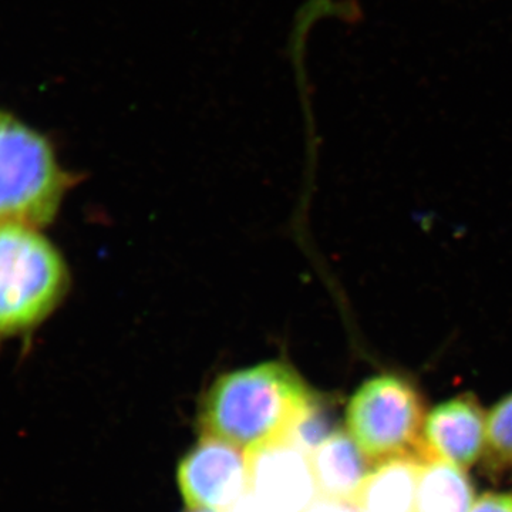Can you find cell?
<instances>
[{
  "instance_id": "cell-1",
  "label": "cell",
  "mask_w": 512,
  "mask_h": 512,
  "mask_svg": "<svg viewBox=\"0 0 512 512\" xmlns=\"http://www.w3.org/2000/svg\"><path fill=\"white\" fill-rule=\"evenodd\" d=\"M316 396L292 366L272 360L218 377L198 421L204 436L248 451L288 439Z\"/></svg>"
},
{
  "instance_id": "cell-2",
  "label": "cell",
  "mask_w": 512,
  "mask_h": 512,
  "mask_svg": "<svg viewBox=\"0 0 512 512\" xmlns=\"http://www.w3.org/2000/svg\"><path fill=\"white\" fill-rule=\"evenodd\" d=\"M69 288L60 252L35 227L0 224V342L36 328Z\"/></svg>"
},
{
  "instance_id": "cell-3",
  "label": "cell",
  "mask_w": 512,
  "mask_h": 512,
  "mask_svg": "<svg viewBox=\"0 0 512 512\" xmlns=\"http://www.w3.org/2000/svg\"><path fill=\"white\" fill-rule=\"evenodd\" d=\"M66 190L67 175L49 141L0 110V224H47Z\"/></svg>"
},
{
  "instance_id": "cell-4",
  "label": "cell",
  "mask_w": 512,
  "mask_h": 512,
  "mask_svg": "<svg viewBox=\"0 0 512 512\" xmlns=\"http://www.w3.org/2000/svg\"><path fill=\"white\" fill-rule=\"evenodd\" d=\"M419 390L406 377L380 375L366 380L350 399V437L370 461L417 457L424 426Z\"/></svg>"
},
{
  "instance_id": "cell-5",
  "label": "cell",
  "mask_w": 512,
  "mask_h": 512,
  "mask_svg": "<svg viewBox=\"0 0 512 512\" xmlns=\"http://www.w3.org/2000/svg\"><path fill=\"white\" fill-rule=\"evenodd\" d=\"M177 477L191 510L229 512L248 494L247 454L204 436L181 460Z\"/></svg>"
},
{
  "instance_id": "cell-6",
  "label": "cell",
  "mask_w": 512,
  "mask_h": 512,
  "mask_svg": "<svg viewBox=\"0 0 512 512\" xmlns=\"http://www.w3.org/2000/svg\"><path fill=\"white\" fill-rule=\"evenodd\" d=\"M248 495L259 512H305L318 487L311 456L291 440H279L245 451Z\"/></svg>"
},
{
  "instance_id": "cell-7",
  "label": "cell",
  "mask_w": 512,
  "mask_h": 512,
  "mask_svg": "<svg viewBox=\"0 0 512 512\" xmlns=\"http://www.w3.org/2000/svg\"><path fill=\"white\" fill-rule=\"evenodd\" d=\"M487 419L483 407L471 394H461L434 407L424 420L417 458L446 461L466 470L485 448Z\"/></svg>"
},
{
  "instance_id": "cell-8",
  "label": "cell",
  "mask_w": 512,
  "mask_h": 512,
  "mask_svg": "<svg viewBox=\"0 0 512 512\" xmlns=\"http://www.w3.org/2000/svg\"><path fill=\"white\" fill-rule=\"evenodd\" d=\"M313 476L320 497L355 503L369 476L370 460L352 437L339 430L311 454Z\"/></svg>"
},
{
  "instance_id": "cell-9",
  "label": "cell",
  "mask_w": 512,
  "mask_h": 512,
  "mask_svg": "<svg viewBox=\"0 0 512 512\" xmlns=\"http://www.w3.org/2000/svg\"><path fill=\"white\" fill-rule=\"evenodd\" d=\"M421 464L413 456L380 461L366 477L353 504L360 512H414Z\"/></svg>"
},
{
  "instance_id": "cell-10",
  "label": "cell",
  "mask_w": 512,
  "mask_h": 512,
  "mask_svg": "<svg viewBox=\"0 0 512 512\" xmlns=\"http://www.w3.org/2000/svg\"><path fill=\"white\" fill-rule=\"evenodd\" d=\"M474 485L463 468L446 461L421 464L414 512H470Z\"/></svg>"
},
{
  "instance_id": "cell-11",
  "label": "cell",
  "mask_w": 512,
  "mask_h": 512,
  "mask_svg": "<svg viewBox=\"0 0 512 512\" xmlns=\"http://www.w3.org/2000/svg\"><path fill=\"white\" fill-rule=\"evenodd\" d=\"M338 431L335 407L332 406L329 399H323L318 393L311 406L296 421L289 433L288 440H291L296 447L301 448L303 453L311 456L313 451L318 450Z\"/></svg>"
},
{
  "instance_id": "cell-12",
  "label": "cell",
  "mask_w": 512,
  "mask_h": 512,
  "mask_svg": "<svg viewBox=\"0 0 512 512\" xmlns=\"http://www.w3.org/2000/svg\"><path fill=\"white\" fill-rule=\"evenodd\" d=\"M485 448L494 467L512 464V394L501 400L487 417Z\"/></svg>"
},
{
  "instance_id": "cell-13",
  "label": "cell",
  "mask_w": 512,
  "mask_h": 512,
  "mask_svg": "<svg viewBox=\"0 0 512 512\" xmlns=\"http://www.w3.org/2000/svg\"><path fill=\"white\" fill-rule=\"evenodd\" d=\"M470 512H512V494H484Z\"/></svg>"
},
{
  "instance_id": "cell-14",
  "label": "cell",
  "mask_w": 512,
  "mask_h": 512,
  "mask_svg": "<svg viewBox=\"0 0 512 512\" xmlns=\"http://www.w3.org/2000/svg\"><path fill=\"white\" fill-rule=\"evenodd\" d=\"M305 512H360L355 504L349 501L333 500V498L320 497L313 501L311 507Z\"/></svg>"
},
{
  "instance_id": "cell-15",
  "label": "cell",
  "mask_w": 512,
  "mask_h": 512,
  "mask_svg": "<svg viewBox=\"0 0 512 512\" xmlns=\"http://www.w3.org/2000/svg\"><path fill=\"white\" fill-rule=\"evenodd\" d=\"M191 512H214V511L192 510Z\"/></svg>"
}]
</instances>
